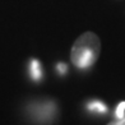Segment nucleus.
Wrapping results in <instances>:
<instances>
[{"mask_svg":"<svg viewBox=\"0 0 125 125\" xmlns=\"http://www.w3.org/2000/svg\"><path fill=\"white\" fill-rule=\"evenodd\" d=\"M58 70L60 72V74L64 75L65 73H66V70H68V69H66V65H65V64H59V65H58Z\"/></svg>","mask_w":125,"mask_h":125,"instance_id":"39448f33","label":"nucleus"},{"mask_svg":"<svg viewBox=\"0 0 125 125\" xmlns=\"http://www.w3.org/2000/svg\"><path fill=\"white\" fill-rule=\"evenodd\" d=\"M88 109L92 110V111H97V112H105L106 111V107L105 105L100 101H94V102H91L88 105Z\"/></svg>","mask_w":125,"mask_h":125,"instance_id":"7ed1b4c3","label":"nucleus"},{"mask_svg":"<svg viewBox=\"0 0 125 125\" xmlns=\"http://www.w3.org/2000/svg\"><path fill=\"white\" fill-rule=\"evenodd\" d=\"M109 125H125V117L124 119H120V120H117V121L110 123Z\"/></svg>","mask_w":125,"mask_h":125,"instance_id":"423d86ee","label":"nucleus"},{"mask_svg":"<svg viewBox=\"0 0 125 125\" xmlns=\"http://www.w3.org/2000/svg\"><path fill=\"white\" fill-rule=\"evenodd\" d=\"M124 112H125V101L124 102H120V104L117 105V107H116V117H117V120H120V119H124L125 117Z\"/></svg>","mask_w":125,"mask_h":125,"instance_id":"20e7f679","label":"nucleus"},{"mask_svg":"<svg viewBox=\"0 0 125 125\" xmlns=\"http://www.w3.org/2000/svg\"><path fill=\"white\" fill-rule=\"evenodd\" d=\"M30 73H31V77L35 79V81H38L41 78V65L37 60H32L31 61V65H30Z\"/></svg>","mask_w":125,"mask_h":125,"instance_id":"f03ea898","label":"nucleus"},{"mask_svg":"<svg viewBox=\"0 0 125 125\" xmlns=\"http://www.w3.org/2000/svg\"><path fill=\"white\" fill-rule=\"evenodd\" d=\"M101 51V42L93 32H84L79 36L72 47V62L78 69H88L97 61Z\"/></svg>","mask_w":125,"mask_h":125,"instance_id":"f257e3e1","label":"nucleus"}]
</instances>
